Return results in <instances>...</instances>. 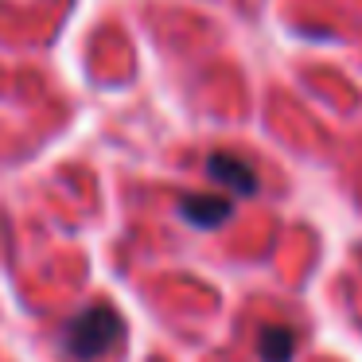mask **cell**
Masks as SVG:
<instances>
[{"label":"cell","mask_w":362,"mask_h":362,"mask_svg":"<svg viewBox=\"0 0 362 362\" xmlns=\"http://www.w3.org/2000/svg\"><path fill=\"white\" fill-rule=\"evenodd\" d=\"M125 335V320L113 304H90L82 312H74L71 320L59 331V343H63L66 358L74 362H98L102 354L113 351V343Z\"/></svg>","instance_id":"cell-1"},{"label":"cell","mask_w":362,"mask_h":362,"mask_svg":"<svg viewBox=\"0 0 362 362\" xmlns=\"http://www.w3.org/2000/svg\"><path fill=\"white\" fill-rule=\"evenodd\" d=\"M206 175H211L214 183H222V187L230 191V195H257L261 191V180H257V172H253L250 164H245L242 156H234V152H211L206 156Z\"/></svg>","instance_id":"cell-2"},{"label":"cell","mask_w":362,"mask_h":362,"mask_svg":"<svg viewBox=\"0 0 362 362\" xmlns=\"http://www.w3.org/2000/svg\"><path fill=\"white\" fill-rule=\"evenodd\" d=\"M180 218L195 230H214L234 214V199L230 195H206V191H187L180 199Z\"/></svg>","instance_id":"cell-3"},{"label":"cell","mask_w":362,"mask_h":362,"mask_svg":"<svg viewBox=\"0 0 362 362\" xmlns=\"http://www.w3.org/2000/svg\"><path fill=\"white\" fill-rule=\"evenodd\" d=\"M296 354V331L284 323H269L257 331V358L261 362H292Z\"/></svg>","instance_id":"cell-4"}]
</instances>
